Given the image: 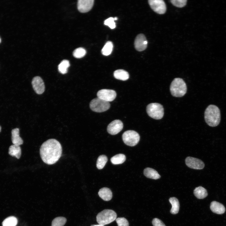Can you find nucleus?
Listing matches in <instances>:
<instances>
[{
    "instance_id": "23",
    "label": "nucleus",
    "mask_w": 226,
    "mask_h": 226,
    "mask_svg": "<svg viewBox=\"0 0 226 226\" xmlns=\"http://www.w3.org/2000/svg\"><path fill=\"white\" fill-rule=\"evenodd\" d=\"M126 159L125 155L123 154H116L110 159L111 162L113 164H119L123 163Z\"/></svg>"
},
{
    "instance_id": "12",
    "label": "nucleus",
    "mask_w": 226,
    "mask_h": 226,
    "mask_svg": "<svg viewBox=\"0 0 226 226\" xmlns=\"http://www.w3.org/2000/svg\"><path fill=\"white\" fill-rule=\"evenodd\" d=\"M147 45L148 41L143 34H139L137 36L134 41V46L137 51H144L147 48Z\"/></svg>"
},
{
    "instance_id": "22",
    "label": "nucleus",
    "mask_w": 226,
    "mask_h": 226,
    "mask_svg": "<svg viewBox=\"0 0 226 226\" xmlns=\"http://www.w3.org/2000/svg\"><path fill=\"white\" fill-rule=\"evenodd\" d=\"M194 194L199 199H203L208 195L207 190L201 186L196 188L194 191Z\"/></svg>"
},
{
    "instance_id": "10",
    "label": "nucleus",
    "mask_w": 226,
    "mask_h": 226,
    "mask_svg": "<svg viewBox=\"0 0 226 226\" xmlns=\"http://www.w3.org/2000/svg\"><path fill=\"white\" fill-rule=\"evenodd\" d=\"M122 122L120 120H116L111 122L108 126V132L112 135H115L119 133L123 129Z\"/></svg>"
},
{
    "instance_id": "31",
    "label": "nucleus",
    "mask_w": 226,
    "mask_h": 226,
    "mask_svg": "<svg viewBox=\"0 0 226 226\" xmlns=\"http://www.w3.org/2000/svg\"><path fill=\"white\" fill-rule=\"evenodd\" d=\"M116 221L118 226H129L128 220L124 217L118 218L116 219Z\"/></svg>"
},
{
    "instance_id": "26",
    "label": "nucleus",
    "mask_w": 226,
    "mask_h": 226,
    "mask_svg": "<svg viewBox=\"0 0 226 226\" xmlns=\"http://www.w3.org/2000/svg\"><path fill=\"white\" fill-rule=\"evenodd\" d=\"M18 223L17 218L14 216H10L6 218L2 223L3 226H16Z\"/></svg>"
},
{
    "instance_id": "5",
    "label": "nucleus",
    "mask_w": 226,
    "mask_h": 226,
    "mask_svg": "<svg viewBox=\"0 0 226 226\" xmlns=\"http://www.w3.org/2000/svg\"><path fill=\"white\" fill-rule=\"evenodd\" d=\"M146 111L151 117L156 120L162 119L164 115V109L163 106L157 103H151L146 107Z\"/></svg>"
},
{
    "instance_id": "6",
    "label": "nucleus",
    "mask_w": 226,
    "mask_h": 226,
    "mask_svg": "<svg viewBox=\"0 0 226 226\" xmlns=\"http://www.w3.org/2000/svg\"><path fill=\"white\" fill-rule=\"evenodd\" d=\"M89 106L92 111L97 112H102L109 109L110 107V104L109 102L97 97L91 101Z\"/></svg>"
},
{
    "instance_id": "33",
    "label": "nucleus",
    "mask_w": 226,
    "mask_h": 226,
    "mask_svg": "<svg viewBox=\"0 0 226 226\" xmlns=\"http://www.w3.org/2000/svg\"><path fill=\"white\" fill-rule=\"evenodd\" d=\"M152 223L153 226H165L161 220L157 218L153 220Z\"/></svg>"
},
{
    "instance_id": "34",
    "label": "nucleus",
    "mask_w": 226,
    "mask_h": 226,
    "mask_svg": "<svg viewBox=\"0 0 226 226\" xmlns=\"http://www.w3.org/2000/svg\"><path fill=\"white\" fill-rule=\"evenodd\" d=\"M90 226H104V225L99 224L97 225H90Z\"/></svg>"
},
{
    "instance_id": "1",
    "label": "nucleus",
    "mask_w": 226,
    "mask_h": 226,
    "mask_svg": "<svg viewBox=\"0 0 226 226\" xmlns=\"http://www.w3.org/2000/svg\"><path fill=\"white\" fill-rule=\"evenodd\" d=\"M40 154L43 161L49 165L56 163L60 158L62 152L60 143L54 139L44 142L40 148Z\"/></svg>"
},
{
    "instance_id": "9",
    "label": "nucleus",
    "mask_w": 226,
    "mask_h": 226,
    "mask_svg": "<svg viewBox=\"0 0 226 226\" xmlns=\"http://www.w3.org/2000/svg\"><path fill=\"white\" fill-rule=\"evenodd\" d=\"M97 95L98 98L109 102L113 101L116 98V94L114 90L104 89L99 90Z\"/></svg>"
},
{
    "instance_id": "25",
    "label": "nucleus",
    "mask_w": 226,
    "mask_h": 226,
    "mask_svg": "<svg viewBox=\"0 0 226 226\" xmlns=\"http://www.w3.org/2000/svg\"><path fill=\"white\" fill-rule=\"evenodd\" d=\"M113 48V44L110 41H107L101 50V52L105 56H108L111 53Z\"/></svg>"
},
{
    "instance_id": "15",
    "label": "nucleus",
    "mask_w": 226,
    "mask_h": 226,
    "mask_svg": "<svg viewBox=\"0 0 226 226\" xmlns=\"http://www.w3.org/2000/svg\"><path fill=\"white\" fill-rule=\"evenodd\" d=\"M210 208L213 213L219 214L223 213L225 211L224 206L222 204L215 201L211 202Z\"/></svg>"
},
{
    "instance_id": "29",
    "label": "nucleus",
    "mask_w": 226,
    "mask_h": 226,
    "mask_svg": "<svg viewBox=\"0 0 226 226\" xmlns=\"http://www.w3.org/2000/svg\"><path fill=\"white\" fill-rule=\"evenodd\" d=\"M86 52V51L84 48L79 47L74 50L73 52V55L75 58H81L85 55Z\"/></svg>"
},
{
    "instance_id": "8",
    "label": "nucleus",
    "mask_w": 226,
    "mask_h": 226,
    "mask_svg": "<svg viewBox=\"0 0 226 226\" xmlns=\"http://www.w3.org/2000/svg\"><path fill=\"white\" fill-rule=\"evenodd\" d=\"M148 3L152 9L159 14L164 13L166 10V4L162 0H149Z\"/></svg>"
},
{
    "instance_id": "17",
    "label": "nucleus",
    "mask_w": 226,
    "mask_h": 226,
    "mask_svg": "<svg viewBox=\"0 0 226 226\" xmlns=\"http://www.w3.org/2000/svg\"><path fill=\"white\" fill-rule=\"evenodd\" d=\"M11 134L12 141L13 144L20 146L23 144V140L19 136V129L18 128L13 129Z\"/></svg>"
},
{
    "instance_id": "16",
    "label": "nucleus",
    "mask_w": 226,
    "mask_h": 226,
    "mask_svg": "<svg viewBox=\"0 0 226 226\" xmlns=\"http://www.w3.org/2000/svg\"><path fill=\"white\" fill-rule=\"evenodd\" d=\"M99 196L103 200L106 201H110L112 197V193L111 190L107 187L100 189L98 193Z\"/></svg>"
},
{
    "instance_id": "3",
    "label": "nucleus",
    "mask_w": 226,
    "mask_h": 226,
    "mask_svg": "<svg viewBox=\"0 0 226 226\" xmlns=\"http://www.w3.org/2000/svg\"><path fill=\"white\" fill-rule=\"evenodd\" d=\"M170 90L172 95L175 97H181L187 91V86L183 80L180 78H175L172 82Z\"/></svg>"
},
{
    "instance_id": "24",
    "label": "nucleus",
    "mask_w": 226,
    "mask_h": 226,
    "mask_svg": "<svg viewBox=\"0 0 226 226\" xmlns=\"http://www.w3.org/2000/svg\"><path fill=\"white\" fill-rule=\"evenodd\" d=\"M70 64L69 61L66 60H62L58 66V70L60 73L65 74L67 72V69Z\"/></svg>"
},
{
    "instance_id": "32",
    "label": "nucleus",
    "mask_w": 226,
    "mask_h": 226,
    "mask_svg": "<svg viewBox=\"0 0 226 226\" xmlns=\"http://www.w3.org/2000/svg\"><path fill=\"white\" fill-rule=\"evenodd\" d=\"M114 19L113 17H110L105 20L104 24L108 26L110 29H114L116 27V24L114 22Z\"/></svg>"
},
{
    "instance_id": "14",
    "label": "nucleus",
    "mask_w": 226,
    "mask_h": 226,
    "mask_svg": "<svg viewBox=\"0 0 226 226\" xmlns=\"http://www.w3.org/2000/svg\"><path fill=\"white\" fill-rule=\"evenodd\" d=\"M94 1V0H78L77 7L78 11L82 13L89 11L92 8Z\"/></svg>"
},
{
    "instance_id": "19",
    "label": "nucleus",
    "mask_w": 226,
    "mask_h": 226,
    "mask_svg": "<svg viewBox=\"0 0 226 226\" xmlns=\"http://www.w3.org/2000/svg\"><path fill=\"white\" fill-rule=\"evenodd\" d=\"M113 75L116 78L123 81L126 80L129 78L128 73L123 69H118L115 71Z\"/></svg>"
},
{
    "instance_id": "27",
    "label": "nucleus",
    "mask_w": 226,
    "mask_h": 226,
    "mask_svg": "<svg viewBox=\"0 0 226 226\" xmlns=\"http://www.w3.org/2000/svg\"><path fill=\"white\" fill-rule=\"evenodd\" d=\"M108 159L106 156L102 155L100 156L97 160L96 162V166L99 169H103L106 162L107 161Z\"/></svg>"
},
{
    "instance_id": "21",
    "label": "nucleus",
    "mask_w": 226,
    "mask_h": 226,
    "mask_svg": "<svg viewBox=\"0 0 226 226\" xmlns=\"http://www.w3.org/2000/svg\"><path fill=\"white\" fill-rule=\"evenodd\" d=\"M169 201L172 205L170 212L171 213L175 214H177L179 211L180 204L178 199L176 197H170Z\"/></svg>"
},
{
    "instance_id": "20",
    "label": "nucleus",
    "mask_w": 226,
    "mask_h": 226,
    "mask_svg": "<svg viewBox=\"0 0 226 226\" xmlns=\"http://www.w3.org/2000/svg\"><path fill=\"white\" fill-rule=\"evenodd\" d=\"M8 153L12 156H14L19 159L21 154V149L19 146L13 144L10 146L8 150Z\"/></svg>"
},
{
    "instance_id": "4",
    "label": "nucleus",
    "mask_w": 226,
    "mask_h": 226,
    "mask_svg": "<svg viewBox=\"0 0 226 226\" xmlns=\"http://www.w3.org/2000/svg\"><path fill=\"white\" fill-rule=\"evenodd\" d=\"M116 213L114 211L105 209L98 214L96 217V221L99 224L104 225L116 220Z\"/></svg>"
},
{
    "instance_id": "35",
    "label": "nucleus",
    "mask_w": 226,
    "mask_h": 226,
    "mask_svg": "<svg viewBox=\"0 0 226 226\" xmlns=\"http://www.w3.org/2000/svg\"><path fill=\"white\" fill-rule=\"evenodd\" d=\"M114 20H116L117 19V18L116 17H115L114 18Z\"/></svg>"
},
{
    "instance_id": "7",
    "label": "nucleus",
    "mask_w": 226,
    "mask_h": 226,
    "mask_svg": "<svg viewBox=\"0 0 226 226\" xmlns=\"http://www.w3.org/2000/svg\"><path fill=\"white\" fill-rule=\"evenodd\" d=\"M122 138L126 144L130 146H134L139 142L140 137L136 132L133 130H127L123 133Z\"/></svg>"
},
{
    "instance_id": "18",
    "label": "nucleus",
    "mask_w": 226,
    "mask_h": 226,
    "mask_svg": "<svg viewBox=\"0 0 226 226\" xmlns=\"http://www.w3.org/2000/svg\"><path fill=\"white\" fill-rule=\"evenodd\" d=\"M143 173L147 177L154 180L160 178V175L155 170L150 168H147L144 170Z\"/></svg>"
},
{
    "instance_id": "11",
    "label": "nucleus",
    "mask_w": 226,
    "mask_h": 226,
    "mask_svg": "<svg viewBox=\"0 0 226 226\" xmlns=\"http://www.w3.org/2000/svg\"><path fill=\"white\" fill-rule=\"evenodd\" d=\"M185 162L188 167L194 169H202L205 165L204 163L200 159L191 157H187Z\"/></svg>"
},
{
    "instance_id": "36",
    "label": "nucleus",
    "mask_w": 226,
    "mask_h": 226,
    "mask_svg": "<svg viewBox=\"0 0 226 226\" xmlns=\"http://www.w3.org/2000/svg\"><path fill=\"white\" fill-rule=\"evenodd\" d=\"M1 126H0V132L1 131Z\"/></svg>"
},
{
    "instance_id": "13",
    "label": "nucleus",
    "mask_w": 226,
    "mask_h": 226,
    "mask_svg": "<svg viewBox=\"0 0 226 226\" xmlns=\"http://www.w3.org/2000/svg\"><path fill=\"white\" fill-rule=\"evenodd\" d=\"M33 89L38 94H42L45 90L44 82L42 79L39 76L34 77L32 81Z\"/></svg>"
},
{
    "instance_id": "30",
    "label": "nucleus",
    "mask_w": 226,
    "mask_h": 226,
    "mask_svg": "<svg viewBox=\"0 0 226 226\" xmlns=\"http://www.w3.org/2000/svg\"><path fill=\"white\" fill-rule=\"evenodd\" d=\"M186 0H172L171 3L175 6L178 8L184 7L186 4Z\"/></svg>"
},
{
    "instance_id": "28",
    "label": "nucleus",
    "mask_w": 226,
    "mask_h": 226,
    "mask_svg": "<svg viewBox=\"0 0 226 226\" xmlns=\"http://www.w3.org/2000/svg\"><path fill=\"white\" fill-rule=\"evenodd\" d=\"M67 221L66 218L59 217L55 218L52 221L51 226H63Z\"/></svg>"
},
{
    "instance_id": "37",
    "label": "nucleus",
    "mask_w": 226,
    "mask_h": 226,
    "mask_svg": "<svg viewBox=\"0 0 226 226\" xmlns=\"http://www.w3.org/2000/svg\"><path fill=\"white\" fill-rule=\"evenodd\" d=\"M1 39H0V42H1Z\"/></svg>"
},
{
    "instance_id": "2",
    "label": "nucleus",
    "mask_w": 226,
    "mask_h": 226,
    "mask_svg": "<svg viewBox=\"0 0 226 226\" xmlns=\"http://www.w3.org/2000/svg\"><path fill=\"white\" fill-rule=\"evenodd\" d=\"M204 118L206 122L210 126H217L221 120L220 112L219 108L214 105H209L205 110Z\"/></svg>"
}]
</instances>
